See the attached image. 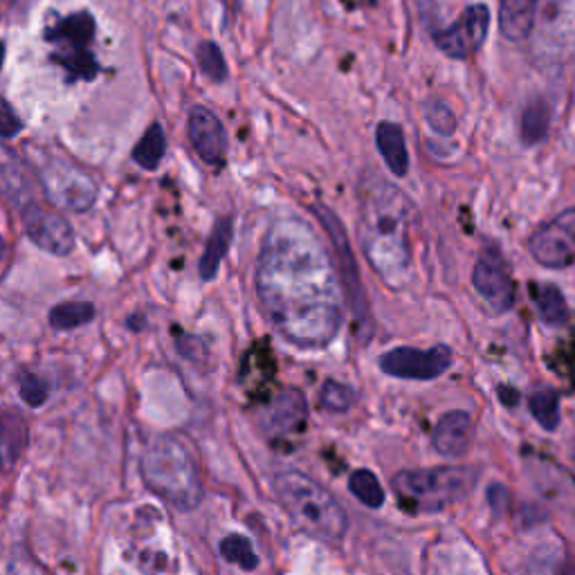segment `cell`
I'll list each match as a JSON object with an SVG mask.
<instances>
[{
	"mask_svg": "<svg viewBox=\"0 0 575 575\" xmlns=\"http://www.w3.org/2000/svg\"><path fill=\"white\" fill-rule=\"evenodd\" d=\"M257 295L268 322L300 348H324L339 333L337 270L302 221L270 228L257 265Z\"/></svg>",
	"mask_w": 575,
	"mask_h": 575,
	"instance_id": "1",
	"label": "cell"
},
{
	"mask_svg": "<svg viewBox=\"0 0 575 575\" xmlns=\"http://www.w3.org/2000/svg\"><path fill=\"white\" fill-rule=\"evenodd\" d=\"M363 221V248L376 272L394 283L405 276L409 263V239H407V198L391 185H380L378 189H365Z\"/></svg>",
	"mask_w": 575,
	"mask_h": 575,
	"instance_id": "2",
	"label": "cell"
},
{
	"mask_svg": "<svg viewBox=\"0 0 575 575\" xmlns=\"http://www.w3.org/2000/svg\"><path fill=\"white\" fill-rule=\"evenodd\" d=\"M274 492L300 531L326 544L344 540L348 518L339 501L315 479L288 470L274 479Z\"/></svg>",
	"mask_w": 575,
	"mask_h": 575,
	"instance_id": "3",
	"label": "cell"
},
{
	"mask_svg": "<svg viewBox=\"0 0 575 575\" xmlns=\"http://www.w3.org/2000/svg\"><path fill=\"white\" fill-rule=\"evenodd\" d=\"M142 479L156 496L178 511H194L202 501V481L187 446L171 437H158L142 454Z\"/></svg>",
	"mask_w": 575,
	"mask_h": 575,
	"instance_id": "4",
	"label": "cell"
},
{
	"mask_svg": "<svg viewBox=\"0 0 575 575\" xmlns=\"http://www.w3.org/2000/svg\"><path fill=\"white\" fill-rule=\"evenodd\" d=\"M474 483L472 468L402 470L391 481L400 506L409 513H439L466 499Z\"/></svg>",
	"mask_w": 575,
	"mask_h": 575,
	"instance_id": "5",
	"label": "cell"
},
{
	"mask_svg": "<svg viewBox=\"0 0 575 575\" xmlns=\"http://www.w3.org/2000/svg\"><path fill=\"white\" fill-rule=\"evenodd\" d=\"M95 39V19L91 12L56 17L45 28V41L52 48V61L59 63L70 80L93 82L100 63L91 50Z\"/></svg>",
	"mask_w": 575,
	"mask_h": 575,
	"instance_id": "6",
	"label": "cell"
},
{
	"mask_svg": "<svg viewBox=\"0 0 575 575\" xmlns=\"http://www.w3.org/2000/svg\"><path fill=\"white\" fill-rule=\"evenodd\" d=\"M36 182L54 207L88 211L97 202V182L59 156H43L36 165Z\"/></svg>",
	"mask_w": 575,
	"mask_h": 575,
	"instance_id": "7",
	"label": "cell"
},
{
	"mask_svg": "<svg viewBox=\"0 0 575 575\" xmlns=\"http://www.w3.org/2000/svg\"><path fill=\"white\" fill-rule=\"evenodd\" d=\"M313 211L317 213V219H320L324 232L328 234L331 248H333L335 259H337L335 261V270H337V276H339V283L344 288V293L348 297L351 311H353L357 324L363 326V328H369V333H372V309H369V300L365 295L363 279H359V270H357V263H355V257H353L346 230H344V226H342V221L337 219V216L331 209H326L324 205L313 207Z\"/></svg>",
	"mask_w": 575,
	"mask_h": 575,
	"instance_id": "8",
	"label": "cell"
},
{
	"mask_svg": "<svg viewBox=\"0 0 575 575\" xmlns=\"http://www.w3.org/2000/svg\"><path fill=\"white\" fill-rule=\"evenodd\" d=\"M21 221L28 239L43 252L52 257H67L75 250V232L63 219L59 209L43 205L41 200H32L21 211Z\"/></svg>",
	"mask_w": 575,
	"mask_h": 575,
	"instance_id": "9",
	"label": "cell"
},
{
	"mask_svg": "<svg viewBox=\"0 0 575 575\" xmlns=\"http://www.w3.org/2000/svg\"><path fill=\"white\" fill-rule=\"evenodd\" d=\"M452 367V351L446 344L435 348H411L398 346L380 357V369L387 376L400 380H435Z\"/></svg>",
	"mask_w": 575,
	"mask_h": 575,
	"instance_id": "10",
	"label": "cell"
},
{
	"mask_svg": "<svg viewBox=\"0 0 575 575\" xmlns=\"http://www.w3.org/2000/svg\"><path fill=\"white\" fill-rule=\"evenodd\" d=\"M533 259L551 270L575 263V207L557 213L553 221L542 226L529 241Z\"/></svg>",
	"mask_w": 575,
	"mask_h": 575,
	"instance_id": "11",
	"label": "cell"
},
{
	"mask_svg": "<svg viewBox=\"0 0 575 575\" xmlns=\"http://www.w3.org/2000/svg\"><path fill=\"white\" fill-rule=\"evenodd\" d=\"M490 32V10L488 6H470L452 25L435 32L437 48L457 61L474 56L485 43Z\"/></svg>",
	"mask_w": 575,
	"mask_h": 575,
	"instance_id": "12",
	"label": "cell"
},
{
	"mask_svg": "<svg viewBox=\"0 0 575 575\" xmlns=\"http://www.w3.org/2000/svg\"><path fill=\"white\" fill-rule=\"evenodd\" d=\"M187 133L194 151L205 165L221 167L226 163L228 133L213 111L205 106H194L187 119Z\"/></svg>",
	"mask_w": 575,
	"mask_h": 575,
	"instance_id": "13",
	"label": "cell"
},
{
	"mask_svg": "<svg viewBox=\"0 0 575 575\" xmlns=\"http://www.w3.org/2000/svg\"><path fill=\"white\" fill-rule=\"evenodd\" d=\"M472 285L496 315L509 313L515 306V283L506 268L494 259H479L474 263Z\"/></svg>",
	"mask_w": 575,
	"mask_h": 575,
	"instance_id": "14",
	"label": "cell"
},
{
	"mask_svg": "<svg viewBox=\"0 0 575 575\" xmlns=\"http://www.w3.org/2000/svg\"><path fill=\"white\" fill-rule=\"evenodd\" d=\"M309 418V405L300 389H283L274 400L263 409L261 425L274 437L297 435L304 429Z\"/></svg>",
	"mask_w": 575,
	"mask_h": 575,
	"instance_id": "15",
	"label": "cell"
},
{
	"mask_svg": "<svg viewBox=\"0 0 575 575\" xmlns=\"http://www.w3.org/2000/svg\"><path fill=\"white\" fill-rule=\"evenodd\" d=\"M0 196L17 211L30 205L34 198V180L28 165L10 147L0 142Z\"/></svg>",
	"mask_w": 575,
	"mask_h": 575,
	"instance_id": "16",
	"label": "cell"
},
{
	"mask_svg": "<svg viewBox=\"0 0 575 575\" xmlns=\"http://www.w3.org/2000/svg\"><path fill=\"white\" fill-rule=\"evenodd\" d=\"M474 441V422L468 411H448L431 435L435 448L450 459H457L470 450Z\"/></svg>",
	"mask_w": 575,
	"mask_h": 575,
	"instance_id": "17",
	"label": "cell"
},
{
	"mask_svg": "<svg viewBox=\"0 0 575 575\" xmlns=\"http://www.w3.org/2000/svg\"><path fill=\"white\" fill-rule=\"evenodd\" d=\"M30 427L14 407H0V468L14 470L28 448Z\"/></svg>",
	"mask_w": 575,
	"mask_h": 575,
	"instance_id": "18",
	"label": "cell"
},
{
	"mask_svg": "<svg viewBox=\"0 0 575 575\" xmlns=\"http://www.w3.org/2000/svg\"><path fill=\"white\" fill-rule=\"evenodd\" d=\"M540 0H499V32L503 39L522 43L535 28Z\"/></svg>",
	"mask_w": 575,
	"mask_h": 575,
	"instance_id": "19",
	"label": "cell"
},
{
	"mask_svg": "<svg viewBox=\"0 0 575 575\" xmlns=\"http://www.w3.org/2000/svg\"><path fill=\"white\" fill-rule=\"evenodd\" d=\"M376 144L387 169L396 178H405L409 174V154H407V142L400 124L380 122L376 128Z\"/></svg>",
	"mask_w": 575,
	"mask_h": 575,
	"instance_id": "20",
	"label": "cell"
},
{
	"mask_svg": "<svg viewBox=\"0 0 575 575\" xmlns=\"http://www.w3.org/2000/svg\"><path fill=\"white\" fill-rule=\"evenodd\" d=\"M232 237H234V226H232L230 216H228V219L216 221V226H213V230L207 239L205 252L200 257V265H198V272L205 281H211V279H216V274H219L221 261L226 259V254L230 250Z\"/></svg>",
	"mask_w": 575,
	"mask_h": 575,
	"instance_id": "21",
	"label": "cell"
},
{
	"mask_svg": "<svg viewBox=\"0 0 575 575\" xmlns=\"http://www.w3.org/2000/svg\"><path fill=\"white\" fill-rule=\"evenodd\" d=\"M551 104L544 97H535L526 104L520 119V137L524 147H537L551 130Z\"/></svg>",
	"mask_w": 575,
	"mask_h": 575,
	"instance_id": "22",
	"label": "cell"
},
{
	"mask_svg": "<svg viewBox=\"0 0 575 575\" xmlns=\"http://www.w3.org/2000/svg\"><path fill=\"white\" fill-rule=\"evenodd\" d=\"M167 154V135L160 124H151L133 149V160L144 171H156Z\"/></svg>",
	"mask_w": 575,
	"mask_h": 575,
	"instance_id": "23",
	"label": "cell"
},
{
	"mask_svg": "<svg viewBox=\"0 0 575 575\" xmlns=\"http://www.w3.org/2000/svg\"><path fill=\"white\" fill-rule=\"evenodd\" d=\"M533 293V302L537 306V313L542 317L544 324L548 326H564L568 320V306L566 300L562 295V291L553 283H535L531 288Z\"/></svg>",
	"mask_w": 575,
	"mask_h": 575,
	"instance_id": "24",
	"label": "cell"
},
{
	"mask_svg": "<svg viewBox=\"0 0 575 575\" xmlns=\"http://www.w3.org/2000/svg\"><path fill=\"white\" fill-rule=\"evenodd\" d=\"M526 575H575V560L562 548L544 544L533 551Z\"/></svg>",
	"mask_w": 575,
	"mask_h": 575,
	"instance_id": "25",
	"label": "cell"
},
{
	"mask_svg": "<svg viewBox=\"0 0 575 575\" xmlns=\"http://www.w3.org/2000/svg\"><path fill=\"white\" fill-rule=\"evenodd\" d=\"M95 320V306L91 302H63L50 311V326L56 331H72Z\"/></svg>",
	"mask_w": 575,
	"mask_h": 575,
	"instance_id": "26",
	"label": "cell"
},
{
	"mask_svg": "<svg viewBox=\"0 0 575 575\" xmlns=\"http://www.w3.org/2000/svg\"><path fill=\"white\" fill-rule=\"evenodd\" d=\"M348 490L353 496L369 509H380L385 503V490L374 472L369 470H355L348 479Z\"/></svg>",
	"mask_w": 575,
	"mask_h": 575,
	"instance_id": "27",
	"label": "cell"
},
{
	"mask_svg": "<svg viewBox=\"0 0 575 575\" xmlns=\"http://www.w3.org/2000/svg\"><path fill=\"white\" fill-rule=\"evenodd\" d=\"M196 61L202 75L216 84H221L228 80V63L221 52V48L213 41H202L196 50Z\"/></svg>",
	"mask_w": 575,
	"mask_h": 575,
	"instance_id": "28",
	"label": "cell"
},
{
	"mask_svg": "<svg viewBox=\"0 0 575 575\" xmlns=\"http://www.w3.org/2000/svg\"><path fill=\"white\" fill-rule=\"evenodd\" d=\"M221 555L230 562L237 564L243 571H254L259 566V557L254 553V546L248 537L243 535H228L221 542Z\"/></svg>",
	"mask_w": 575,
	"mask_h": 575,
	"instance_id": "29",
	"label": "cell"
},
{
	"mask_svg": "<svg viewBox=\"0 0 575 575\" xmlns=\"http://www.w3.org/2000/svg\"><path fill=\"white\" fill-rule=\"evenodd\" d=\"M422 113H425V119H427L429 128L435 130V133H439L443 137H450V135L457 133V126H459L457 115H454V111L446 102L429 100V102L422 104Z\"/></svg>",
	"mask_w": 575,
	"mask_h": 575,
	"instance_id": "30",
	"label": "cell"
},
{
	"mask_svg": "<svg viewBox=\"0 0 575 575\" xmlns=\"http://www.w3.org/2000/svg\"><path fill=\"white\" fill-rule=\"evenodd\" d=\"M531 414L544 429H555L560 422V398L551 389L535 391L531 396Z\"/></svg>",
	"mask_w": 575,
	"mask_h": 575,
	"instance_id": "31",
	"label": "cell"
},
{
	"mask_svg": "<svg viewBox=\"0 0 575 575\" xmlns=\"http://www.w3.org/2000/svg\"><path fill=\"white\" fill-rule=\"evenodd\" d=\"M355 402V394L335 380H326L320 391V405L328 411H348Z\"/></svg>",
	"mask_w": 575,
	"mask_h": 575,
	"instance_id": "32",
	"label": "cell"
},
{
	"mask_svg": "<svg viewBox=\"0 0 575 575\" xmlns=\"http://www.w3.org/2000/svg\"><path fill=\"white\" fill-rule=\"evenodd\" d=\"M19 394H21V400L28 405V407H43L50 398V387L43 378H39L36 374H21L19 378Z\"/></svg>",
	"mask_w": 575,
	"mask_h": 575,
	"instance_id": "33",
	"label": "cell"
},
{
	"mask_svg": "<svg viewBox=\"0 0 575 575\" xmlns=\"http://www.w3.org/2000/svg\"><path fill=\"white\" fill-rule=\"evenodd\" d=\"M23 128L19 115L14 113V108L6 102L0 100V137L8 139V137H14L19 135V130Z\"/></svg>",
	"mask_w": 575,
	"mask_h": 575,
	"instance_id": "34",
	"label": "cell"
},
{
	"mask_svg": "<svg viewBox=\"0 0 575 575\" xmlns=\"http://www.w3.org/2000/svg\"><path fill=\"white\" fill-rule=\"evenodd\" d=\"M6 254H8V243H6L3 239H0V263H3Z\"/></svg>",
	"mask_w": 575,
	"mask_h": 575,
	"instance_id": "35",
	"label": "cell"
},
{
	"mask_svg": "<svg viewBox=\"0 0 575 575\" xmlns=\"http://www.w3.org/2000/svg\"><path fill=\"white\" fill-rule=\"evenodd\" d=\"M3 61H6V43L0 41V67H3Z\"/></svg>",
	"mask_w": 575,
	"mask_h": 575,
	"instance_id": "36",
	"label": "cell"
}]
</instances>
